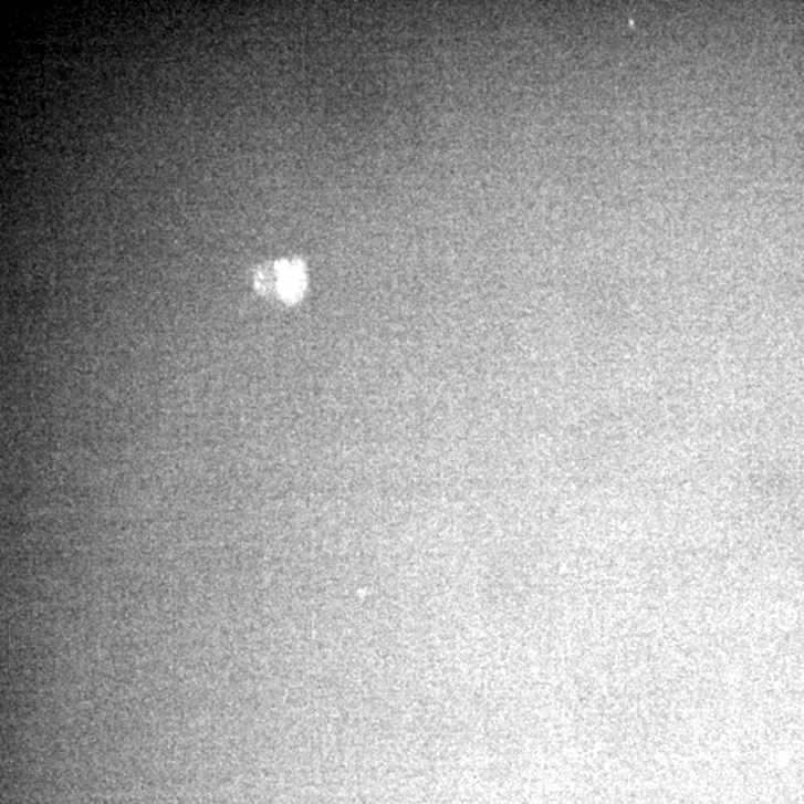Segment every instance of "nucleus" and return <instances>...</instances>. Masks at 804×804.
<instances>
[{
	"instance_id": "f257e3e1",
	"label": "nucleus",
	"mask_w": 804,
	"mask_h": 804,
	"mask_svg": "<svg viewBox=\"0 0 804 804\" xmlns=\"http://www.w3.org/2000/svg\"><path fill=\"white\" fill-rule=\"evenodd\" d=\"M258 290L274 292L279 299L294 303L305 290V272L299 261L276 262L272 267L261 269L255 279Z\"/></svg>"
}]
</instances>
